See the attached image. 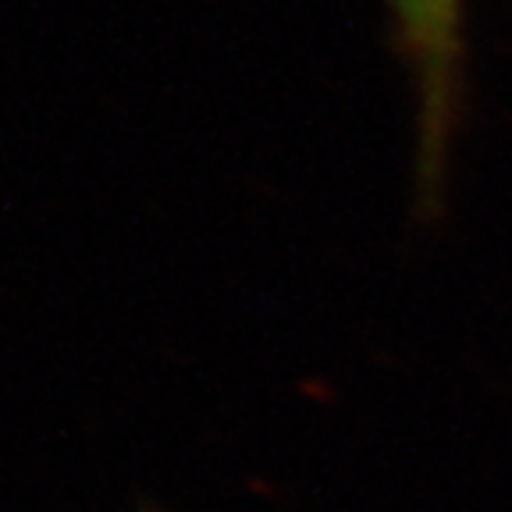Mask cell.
Masks as SVG:
<instances>
[{
	"label": "cell",
	"instance_id": "1",
	"mask_svg": "<svg viewBox=\"0 0 512 512\" xmlns=\"http://www.w3.org/2000/svg\"><path fill=\"white\" fill-rule=\"evenodd\" d=\"M463 8L466 0H392V36L420 96L416 203L431 217L441 203L448 150L463 114Z\"/></svg>",
	"mask_w": 512,
	"mask_h": 512
}]
</instances>
